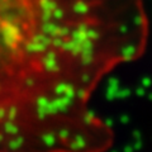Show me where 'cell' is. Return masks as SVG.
Listing matches in <instances>:
<instances>
[{"label": "cell", "instance_id": "obj_1", "mask_svg": "<svg viewBox=\"0 0 152 152\" xmlns=\"http://www.w3.org/2000/svg\"><path fill=\"white\" fill-rule=\"evenodd\" d=\"M147 36L143 0H0V152H105L90 100Z\"/></svg>", "mask_w": 152, "mask_h": 152}]
</instances>
